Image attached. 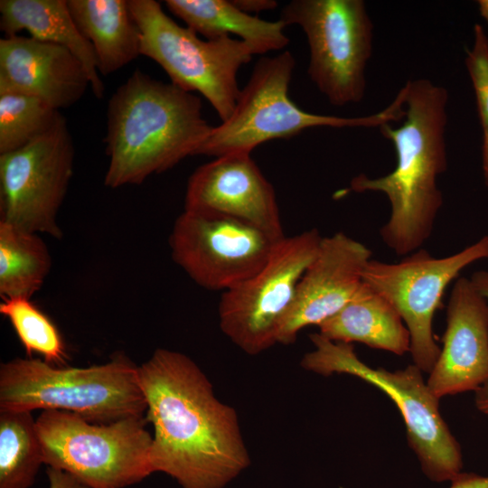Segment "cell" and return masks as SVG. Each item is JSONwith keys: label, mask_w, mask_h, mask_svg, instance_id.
I'll use <instances>...</instances> for the list:
<instances>
[{"label": "cell", "mask_w": 488, "mask_h": 488, "mask_svg": "<svg viewBox=\"0 0 488 488\" xmlns=\"http://www.w3.org/2000/svg\"><path fill=\"white\" fill-rule=\"evenodd\" d=\"M137 372L154 428V473L182 488H224L249 466L237 411L216 397L194 361L159 348Z\"/></svg>", "instance_id": "1"}, {"label": "cell", "mask_w": 488, "mask_h": 488, "mask_svg": "<svg viewBox=\"0 0 488 488\" xmlns=\"http://www.w3.org/2000/svg\"><path fill=\"white\" fill-rule=\"evenodd\" d=\"M403 123L380 127L396 153V166L386 175L353 177L355 192H381L390 205L387 222L380 229L384 244L399 256L419 249L431 236L443 205L437 178L447 168L445 131L447 90L427 79L406 84Z\"/></svg>", "instance_id": "2"}, {"label": "cell", "mask_w": 488, "mask_h": 488, "mask_svg": "<svg viewBox=\"0 0 488 488\" xmlns=\"http://www.w3.org/2000/svg\"><path fill=\"white\" fill-rule=\"evenodd\" d=\"M107 118L104 184L109 188L140 184L173 168L194 155L212 129L199 97L140 70L111 96Z\"/></svg>", "instance_id": "3"}, {"label": "cell", "mask_w": 488, "mask_h": 488, "mask_svg": "<svg viewBox=\"0 0 488 488\" xmlns=\"http://www.w3.org/2000/svg\"><path fill=\"white\" fill-rule=\"evenodd\" d=\"M137 367L122 352L86 368L18 357L0 365V410L56 409L95 424L141 418L146 401Z\"/></svg>", "instance_id": "4"}, {"label": "cell", "mask_w": 488, "mask_h": 488, "mask_svg": "<svg viewBox=\"0 0 488 488\" xmlns=\"http://www.w3.org/2000/svg\"><path fill=\"white\" fill-rule=\"evenodd\" d=\"M293 54L285 51L263 57L240 89L232 114L211 131L194 155L220 157L250 154L258 145L277 138H290L307 128L380 127L404 118L406 87L383 110L364 117H343L315 114L300 108L288 95L295 69Z\"/></svg>", "instance_id": "5"}, {"label": "cell", "mask_w": 488, "mask_h": 488, "mask_svg": "<svg viewBox=\"0 0 488 488\" xmlns=\"http://www.w3.org/2000/svg\"><path fill=\"white\" fill-rule=\"evenodd\" d=\"M310 340L314 348L303 356L301 367L322 376H354L384 392L398 408L408 445L429 480L450 482L463 472L461 446L440 413L439 399L418 366L394 371L373 368L359 359L352 343L334 342L318 333L310 334Z\"/></svg>", "instance_id": "6"}, {"label": "cell", "mask_w": 488, "mask_h": 488, "mask_svg": "<svg viewBox=\"0 0 488 488\" xmlns=\"http://www.w3.org/2000/svg\"><path fill=\"white\" fill-rule=\"evenodd\" d=\"M145 418L91 423L68 411L45 409L36 418L43 464L88 488H125L153 474V436Z\"/></svg>", "instance_id": "7"}, {"label": "cell", "mask_w": 488, "mask_h": 488, "mask_svg": "<svg viewBox=\"0 0 488 488\" xmlns=\"http://www.w3.org/2000/svg\"><path fill=\"white\" fill-rule=\"evenodd\" d=\"M128 4L141 33V55L158 63L174 85L201 93L221 122L229 118L240 93L238 72L256 50L230 36L202 40L168 16L159 2L128 0Z\"/></svg>", "instance_id": "8"}, {"label": "cell", "mask_w": 488, "mask_h": 488, "mask_svg": "<svg viewBox=\"0 0 488 488\" xmlns=\"http://www.w3.org/2000/svg\"><path fill=\"white\" fill-rule=\"evenodd\" d=\"M280 20L305 33L310 53L307 73L333 106L362 100L373 39L364 1L293 0L282 9Z\"/></svg>", "instance_id": "9"}, {"label": "cell", "mask_w": 488, "mask_h": 488, "mask_svg": "<svg viewBox=\"0 0 488 488\" xmlns=\"http://www.w3.org/2000/svg\"><path fill=\"white\" fill-rule=\"evenodd\" d=\"M322 239L316 229L286 236L257 274L222 293L220 327L241 351L257 355L277 343L299 281L315 258Z\"/></svg>", "instance_id": "10"}, {"label": "cell", "mask_w": 488, "mask_h": 488, "mask_svg": "<svg viewBox=\"0 0 488 488\" xmlns=\"http://www.w3.org/2000/svg\"><path fill=\"white\" fill-rule=\"evenodd\" d=\"M488 258V235L460 251L435 258L419 249L398 263L371 259L362 279L399 314L410 337L413 364L429 373L440 353L433 331L436 311L449 284L473 263Z\"/></svg>", "instance_id": "11"}, {"label": "cell", "mask_w": 488, "mask_h": 488, "mask_svg": "<svg viewBox=\"0 0 488 488\" xmlns=\"http://www.w3.org/2000/svg\"><path fill=\"white\" fill-rule=\"evenodd\" d=\"M74 155L62 115L47 133L0 155V221L61 239L57 216L73 174Z\"/></svg>", "instance_id": "12"}, {"label": "cell", "mask_w": 488, "mask_h": 488, "mask_svg": "<svg viewBox=\"0 0 488 488\" xmlns=\"http://www.w3.org/2000/svg\"><path fill=\"white\" fill-rule=\"evenodd\" d=\"M281 239L229 216L183 211L169 246L174 261L197 285L224 292L257 274Z\"/></svg>", "instance_id": "13"}, {"label": "cell", "mask_w": 488, "mask_h": 488, "mask_svg": "<svg viewBox=\"0 0 488 488\" xmlns=\"http://www.w3.org/2000/svg\"><path fill=\"white\" fill-rule=\"evenodd\" d=\"M184 211L229 216L285 236L273 185L248 153L216 157L190 176Z\"/></svg>", "instance_id": "14"}, {"label": "cell", "mask_w": 488, "mask_h": 488, "mask_svg": "<svg viewBox=\"0 0 488 488\" xmlns=\"http://www.w3.org/2000/svg\"><path fill=\"white\" fill-rule=\"evenodd\" d=\"M371 259V249L343 232L323 237L315 258L299 281L277 343H293L302 329L318 326L343 308L362 285Z\"/></svg>", "instance_id": "15"}, {"label": "cell", "mask_w": 488, "mask_h": 488, "mask_svg": "<svg viewBox=\"0 0 488 488\" xmlns=\"http://www.w3.org/2000/svg\"><path fill=\"white\" fill-rule=\"evenodd\" d=\"M442 343L427 380L437 399L488 382V299L471 278L458 277L453 285Z\"/></svg>", "instance_id": "16"}, {"label": "cell", "mask_w": 488, "mask_h": 488, "mask_svg": "<svg viewBox=\"0 0 488 488\" xmlns=\"http://www.w3.org/2000/svg\"><path fill=\"white\" fill-rule=\"evenodd\" d=\"M89 84L80 61L63 46L20 35L0 40V94L34 96L60 110Z\"/></svg>", "instance_id": "17"}, {"label": "cell", "mask_w": 488, "mask_h": 488, "mask_svg": "<svg viewBox=\"0 0 488 488\" xmlns=\"http://www.w3.org/2000/svg\"><path fill=\"white\" fill-rule=\"evenodd\" d=\"M0 29L6 37L26 31L38 41L67 48L84 66L96 98H103L94 49L77 28L67 0H1Z\"/></svg>", "instance_id": "18"}, {"label": "cell", "mask_w": 488, "mask_h": 488, "mask_svg": "<svg viewBox=\"0 0 488 488\" xmlns=\"http://www.w3.org/2000/svg\"><path fill=\"white\" fill-rule=\"evenodd\" d=\"M318 328V333L334 342L361 343L396 355L409 352V333L399 314L364 282L354 297Z\"/></svg>", "instance_id": "19"}, {"label": "cell", "mask_w": 488, "mask_h": 488, "mask_svg": "<svg viewBox=\"0 0 488 488\" xmlns=\"http://www.w3.org/2000/svg\"><path fill=\"white\" fill-rule=\"evenodd\" d=\"M70 13L92 45L98 70L111 74L141 55V33L128 0H67Z\"/></svg>", "instance_id": "20"}, {"label": "cell", "mask_w": 488, "mask_h": 488, "mask_svg": "<svg viewBox=\"0 0 488 488\" xmlns=\"http://www.w3.org/2000/svg\"><path fill=\"white\" fill-rule=\"evenodd\" d=\"M164 5L188 28L208 40L236 34L257 54L279 51L289 43L284 33L286 25L280 19L269 22L248 14L231 0H166Z\"/></svg>", "instance_id": "21"}, {"label": "cell", "mask_w": 488, "mask_h": 488, "mask_svg": "<svg viewBox=\"0 0 488 488\" xmlns=\"http://www.w3.org/2000/svg\"><path fill=\"white\" fill-rule=\"evenodd\" d=\"M52 257L38 233L0 221V296L31 298L43 285Z\"/></svg>", "instance_id": "22"}, {"label": "cell", "mask_w": 488, "mask_h": 488, "mask_svg": "<svg viewBox=\"0 0 488 488\" xmlns=\"http://www.w3.org/2000/svg\"><path fill=\"white\" fill-rule=\"evenodd\" d=\"M42 464L32 412L0 410V488H30Z\"/></svg>", "instance_id": "23"}, {"label": "cell", "mask_w": 488, "mask_h": 488, "mask_svg": "<svg viewBox=\"0 0 488 488\" xmlns=\"http://www.w3.org/2000/svg\"><path fill=\"white\" fill-rule=\"evenodd\" d=\"M61 116L60 110L37 97L0 94V155L18 150L47 133Z\"/></svg>", "instance_id": "24"}, {"label": "cell", "mask_w": 488, "mask_h": 488, "mask_svg": "<svg viewBox=\"0 0 488 488\" xmlns=\"http://www.w3.org/2000/svg\"><path fill=\"white\" fill-rule=\"evenodd\" d=\"M30 299L3 298L0 314L10 321L29 356L39 353L52 365L64 366L68 356L57 327Z\"/></svg>", "instance_id": "25"}, {"label": "cell", "mask_w": 488, "mask_h": 488, "mask_svg": "<svg viewBox=\"0 0 488 488\" xmlns=\"http://www.w3.org/2000/svg\"><path fill=\"white\" fill-rule=\"evenodd\" d=\"M474 40L466 50L465 67L470 77L482 128L488 126V36L480 23L473 30Z\"/></svg>", "instance_id": "26"}, {"label": "cell", "mask_w": 488, "mask_h": 488, "mask_svg": "<svg viewBox=\"0 0 488 488\" xmlns=\"http://www.w3.org/2000/svg\"><path fill=\"white\" fill-rule=\"evenodd\" d=\"M480 293L488 299V270L476 271L470 277ZM477 409L488 417V382L474 391Z\"/></svg>", "instance_id": "27"}, {"label": "cell", "mask_w": 488, "mask_h": 488, "mask_svg": "<svg viewBox=\"0 0 488 488\" xmlns=\"http://www.w3.org/2000/svg\"><path fill=\"white\" fill-rule=\"evenodd\" d=\"M46 474L49 488H88L71 474L52 467H48Z\"/></svg>", "instance_id": "28"}, {"label": "cell", "mask_w": 488, "mask_h": 488, "mask_svg": "<svg viewBox=\"0 0 488 488\" xmlns=\"http://www.w3.org/2000/svg\"><path fill=\"white\" fill-rule=\"evenodd\" d=\"M450 483L449 488H488V475L461 472Z\"/></svg>", "instance_id": "29"}, {"label": "cell", "mask_w": 488, "mask_h": 488, "mask_svg": "<svg viewBox=\"0 0 488 488\" xmlns=\"http://www.w3.org/2000/svg\"><path fill=\"white\" fill-rule=\"evenodd\" d=\"M231 2L240 11L250 15L273 10L278 5L275 0H231Z\"/></svg>", "instance_id": "30"}, {"label": "cell", "mask_w": 488, "mask_h": 488, "mask_svg": "<svg viewBox=\"0 0 488 488\" xmlns=\"http://www.w3.org/2000/svg\"><path fill=\"white\" fill-rule=\"evenodd\" d=\"M483 129L482 171L484 184L488 186V126Z\"/></svg>", "instance_id": "31"}, {"label": "cell", "mask_w": 488, "mask_h": 488, "mask_svg": "<svg viewBox=\"0 0 488 488\" xmlns=\"http://www.w3.org/2000/svg\"><path fill=\"white\" fill-rule=\"evenodd\" d=\"M478 12L488 26V0H477Z\"/></svg>", "instance_id": "32"}]
</instances>
